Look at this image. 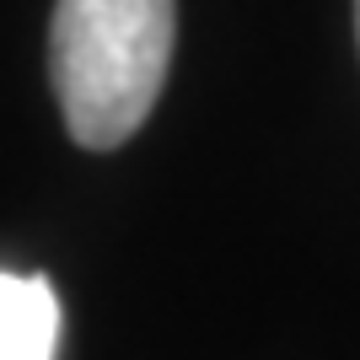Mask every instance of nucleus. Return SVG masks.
I'll return each mask as SVG.
<instances>
[{"mask_svg":"<svg viewBox=\"0 0 360 360\" xmlns=\"http://www.w3.org/2000/svg\"><path fill=\"white\" fill-rule=\"evenodd\" d=\"M178 44L172 0H60L49 75L65 129L86 150H113L150 119Z\"/></svg>","mask_w":360,"mask_h":360,"instance_id":"nucleus-1","label":"nucleus"},{"mask_svg":"<svg viewBox=\"0 0 360 360\" xmlns=\"http://www.w3.org/2000/svg\"><path fill=\"white\" fill-rule=\"evenodd\" d=\"M60 307L38 274H0V360H54Z\"/></svg>","mask_w":360,"mask_h":360,"instance_id":"nucleus-2","label":"nucleus"},{"mask_svg":"<svg viewBox=\"0 0 360 360\" xmlns=\"http://www.w3.org/2000/svg\"><path fill=\"white\" fill-rule=\"evenodd\" d=\"M355 32H360V0H355Z\"/></svg>","mask_w":360,"mask_h":360,"instance_id":"nucleus-3","label":"nucleus"}]
</instances>
